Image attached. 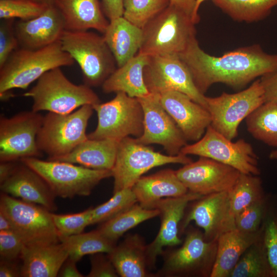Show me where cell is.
Instances as JSON below:
<instances>
[{"label": "cell", "mask_w": 277, "mask_h": 277, "mask_svg": "<svg viewBox=\"0 0 277 277\" xmlns=\"http://www.w3.org/2000/svg\"><path fill=\"white\" fill-rule=\"evenodd\" d=\"M137 202L148 208L165 198L182 196L188 190L177 177L175 171L167 169L141 177L132 187Z\"/></svg>", "instance_id": "26"}, {"label": "cell", "mask_w": 277, "mask_h": 277, "mask_svg": "<svg viewBox=\"0 0 277 277\" xmlns=\"http://www.w3.org/2000/svg\"><path fill=\"white\" fill-rule=\"evenodd\" d=\"M148 60L149 56L137 54L124 65L118 67L102 85L103 92H123L136 98L148 95L150 92L145 83L144 69Z\"/></svg>", "instance_id": "30"}, {"label": "cell", "mask_w": 277, "mask_h": 277, "mask_svg": "<svg viewBox=\"0 0 277 277\" xmlns=\"http://www.w3.org/2000/svg\"><path fill=\"white\" fill-rule=\"evenodd\" d=\"M14 162H1L0 184L6 180L12 173L16 164Z\"/></svg>", "instance_id": "51"}, {"label": "cell", "mask_w": 277, "mask_h": 277, "mask_svg": "<svg viewBox=\"0 0 277 277\" xmlns=\"http://www.w3.org/2000/svg\"><path fill=\"white\" fill-rule=\"evenodd\" d=\"M163 107L174 120L187 141L196 142L211 124V118L205 107L188 95L176 91L160 94Z\"/></svg>", "instance_id": "20"}, {"label": "cell", "mask_w": 277, "mask_h": 277, "mask_svg": "<svg viewBox=\"0 0 277 277\" xmlns=\"http://www.w3.org/2000/svg\"><path fill=\"white\" fill-rule=\"evenodd\" d=\"M144 112V130L135 140L148 145H162L168 155H176L187 144V140L174 120L163 107L160 94L151 93L137 98Z\"/></svg>", "instance_id": "16"}, {"label": "cell", "mask_w": 277, "mask_h": 277, "mask_svg": "<svg viewBox=\"0 0 277 277\" xmlns=\"http://www.w3.org/2000/svg\"><path fill=\"white\" fill-rule=\"evenodd\" d=\"M23 95L32 98V110L68 114L85 105L101 103L97 94L86 85L71 82L61 68L51 69L41 76L36 84Z\"/></svg>", "instance_id": "4"}, {"label": "cell", "mask_w": 277, "mask_h": 277, "mask_svg": "<svg viewBox=\"0 0 277 277\" xmlns=\"http://www.w3.org/2000/svg\"><path fill=\"white\" fill-rule=\"evenodd\" d=\"M53 223L61 238L81 233L91 225V208L79 213L57 214L52 213Z\"/></svg>", "instance_id": "40"}, {"label": "cell", "mask_w": 277, "mask_h": 277, "mask_svg": "<svg viewBox=\"0 0 277 277\" xmlns=\"http://www.w3.org/2000/svg\"><path fill=\"white\" fill-rule=\"evenodd\" d=\"M16 261L1 260L0 276H21V266H19Z\"/></svg>", "instance_id": "48"}, {"label": "cell", "mask_w": 277, "mask_h": 277, "mask_svg": "<svg viewBox=\"0 0 277 277\" xmlns=\"http://www.w3.org/2000/svg\"><path fill=\"white\" fill-rule=\"evenodd\" d=\"M39 3L44 4L46 6H49L51 5H54L56 0H33Z\"/></svg>", "instance_id": "54"}, {"label": "cell", "mask_w": 277, "mask_h": 277, "mask_svg": "<svg viewBox=\"0 0 277 277\" xmlns=\"http://www.w3.org/2000/svg\"><path fill=\"white\" fill-rule=\"evenodd\" d=\"M179 56L203 94L216 83L233 88L243 87L277 67V54L266 53L258 44L240 47L215 56L205 52L195 38Z\"/></svg>", "instance_id": "1"}, {"label": "cell", "mask_w": 277, "mask_h": 277, "mask_svg": "<svg viewBox=\"0 0 277 277\" xmlns=\"http://www.w3.org/2000/svg\"><path fill=\"white\" fill-rule=\"evenodd\" d=\"M217 241H207L200 231L189 230L179 248L166 253L156 277L209 276L214 263Z\"/></svg>", "instance_id": "12"}, {"label": "cell", "mask_w": 277, "mask_h": 277, "mask_svg": "<svg viewBox=\"0 0 277 277\" xmlns=\"http://www.w3.org/2000/svg\"><path fill=\"white\" fill-rule=\"evenodd\" d=\"M191 157L181 153L176 155H165L135 138L126 137L119 142L115 161L111 170L114 179L113 193L132 188L142 175L149 170L168 164L186 165Z\"/></svg>", "instance_id": "8"}, {"label": "cell", "mask_w": 277, "mask_h": 277, "mask_svg": "<svg viewBox=\"0 0 277 277\" xmlns=\"http://www.w3.org/2000/svg\"><path fill=\"white\" fill-rule=\"evenodd\" d=\"M175 173L189 191L202 196L230 191L241 174L230 166L202 156L184 165Z\"/></svg>", "instance_id": "17"}, {"label": "cell", "mask_w": 277, "mask_h": 277, "mask_svg": "<svg viewBox=\"0 0 277 277\" xmlns=\"http://www.w3.org/2000/svg\"><path fill=\"white\" fill-rule=\"evenodd\" d=\"M144 78L151 93L181 92L207 109L206 96L197 90L188 69L178 55L149 56Z\"/></svg>", "instance_id": "15"}, {"label": "cell", "mask_w": 277, "mask_h": 277, "mask_svg": "<svg viewBox=\"0 0 277 277\" xmlns=\"http://www.w3.org/2000/svg\"><path fill=\"white\" fill-rule=\"evenodd\" d=\"M191 221L204 230V237L208 241H217L222 234L235 229L229 192L212 193L199 199L184 219L181 230Z\"/></svg>", "instance_id": "18"}, {"label": "cell", "mask_w": 277, "mask_h": 277, "mask_svg": "<svg viewBox=\"0 0 277 277\" xmlns=\"http://www.w3.org/2000/svg\"><path fill=\"white\" fill-rule=\"evenodd\" d=\"M0 231H13L12 225L9 220L0 212Z\"/></svg>", "instance_id": "52"}, {"label": "cell", "mask_w": 277, "mask_h": 277, "mask_svg": "<svg viewBox=\"0 0 277 277\" xmlns=\"http://www.w3.org/2000/svg\"><path fill=\"white\" fill-rule=\"evenodd\" d=\"M203 196L188 191L178 197H168L153 203L149 209L160 211L161 226L154 240L146 245V257L149 269L155 268L158 256L163 253V248L180 245L182 240L178 236L179 226L188 203Z\"/></svg>", "instance_id": "19"}, {"label": "cell", "mask_w": 277, "mask_h": 277, "mask_svg": "<svg viewBox=\"0 0 277 277\" xmlns=\"http://www.w3.org/2000/svg\"><path fill=\"white\" fill-rule=\"evenodd\" d=\"M212 3L235 21L258 22L268 16L277 0H212Z\"/></svg>", "instance_id": "32"}, {"label": "cell", "mask_w": 277, "mask_h": 277, "mask_svg": "<svg viewBox=\"0 0 277 277\" xmlns=\"http://www.w3.org/2000/svg\"><path fill=\"white\" fill-rule=\"evenodd\" d=\"M64 51L79 65L85 84L102 85L116 69L115 60L103 36L91 31L65 30L60 39Z\"/></svg>", "instance_id": "5"}, {"label": "cell", "mask_w": 277, "mask_h": 277, "mask_svg": "<svg viewBox=\"0 0 277 277\" xmlns=\"http://www.w3.org/2000/svg\"><path fill=\"white\" fill-rule=\"evenodd\" d=\"M196 0H170L169 5L184 11L192 17L194 22L193 14L196 5Z\"/></svg>", "instance_id": "50"}, {"label": "cell", "mask_w": 277, "mask_h": 277, "mask_svg": "<svg viewBox=\"0 0 277 277\" xmlns=\"http://www.w3.org/2000/svg\"><path fill=\"white\" fill-rule=\"evenodd\" d=\"M231 211L235 216L247 206L264 200L262 181L258 175L241 173L229 191Z\"/></svg>", "instance_id": "36"}, {"label": "cell", "mask_w": 277, "mask_h": 277, "mask_svg": "<svg viewBox=\"0 0 277 277\" xmlns=\"http://www.w3.org/2000/svg\"><path fill=\"white\" fill-rule=\"evenodd\" d=\"M20 161L40 175L56 197L64 199L88 196L101 181L112 175L111 170L92 169L65 162L37 157Z\"/></svg>", "instance_id": "6"}, {"label": "cell", "mask_w": 277, "mask_h": 277, "mask_svg": "<svg viewBox=\"0 0 277 277\" xmlns=\"http://www.w3.org/2000/svg\"><path fill=\"white\" fill-rule=\"evenodd\" d=\"M54 5L64 18L67 30L94 29L103 34L109 24L99 0H56Z\"/></svg>", "instance_id": "24"}, {"label": "cell", "mask_w": 277, "mask_h": 277, "mask_svg": "<svg viewBox=\"0 0 277 277\" xmlns=\"http://www.w3.org/2000/svg\"><path fill=\"white\" fill-rule=\"evenodd\" d=\"M101 5L109 21L123 16V0H102Z\"/></svg>", "instance_id": "47"}, {"label": "cell", "mask_w": 277, "mask_h": 277, "mask_svg": "<svg viewBox=\"0 0 277 277\" xmlns=\"http://www.w3.org/2000/svg\"><path fill=\"white\" fill-rule=\"evenodd\" d=\"M230 277H273L266 256L263 233L242 254Z\"/></svg>", "instance_id": "35"}, {"label": "cell", "mask_w": 277, "mask_h": 277, "mask_svg": "<svg viewBox=\"0 0 277 277\" xmlns=\"http://www.w3.org/2000/svg\"><path fill=\"white\" fill-rule=\"evenodd\" d=\"M157 209H148L140 204L131 207L112 219L102 223L98 231L109 241L116 244L117 240L126 231L140 223L159 215Z\"/></svg>", "instance_id": "31"}, {"label": "cell", "mask_w": 277, "mask_h": 277, "mask_svg": "<svg viewBox=\"0 0 277 277\" xmlns=\"http://www.w3.org/2000/svg\"><path fill=\"white\" fill-rule=\"evenodd\" d=\"M0 212L9 220L13 231L22 238L25 246L61 242L52 213L42 206L2 192Z\"/></svg>", "instance_id": "10"}, {"label": "cell", "mask_w": 277, "mask_h": 277, "mask_svg": "<svg viewBox=\"0 0 277 277\" xmlns=\"http://www.w3.org/2000/svg\"><path fill=\"white\" fill-rule=\"evenodd\" d=\"M262 229L245 232L236 228L222 234L217 240L215 259L210 277H229L245 251L262 236Z\"/></svg>", "instance_id": "25"}, {"label": "cell", "mask_w": 277, "mask_h": 277, "mask_svg": "<svg viewBox=\"0 0 277 277\" xmlns=\"http://www.w3.org/2000/svg\"><path fill=\"white\" fill-rule=\"evenodd\" d=\"M103 36L118 67L138 53L142 43L143 30L121 16L109 21Z\"/></svg>", "instance_id": "29"}, {"label": "cell", "mask_w": 277, "mask_h": 277, "mask_svg": "<svg viewBox=\"0 0 277 277\" xmlns=\"http://www.w3.org/2000/svg\"><path fill=\"white\" fill-rule=\"evenodd\" d=\"M119 142L88 138L69 153L48 160L68 162L92 169L111 170Z\"/></svg>", "instance_id": "28"}, {"label": "cell", "mask_w": 277, "mask_h": 277, "mask_svg": "<svg viewBox=\"0 0 277 277\" xmlns=\"http://www.w3.org/2000/svg\"><path fill=\"white\" fill-rule=\"evenodd\" d=\"M19 46L37 49L60 41L65 31L64 18L55 5L49 6L39 16L14 24Z\"/></svg>", "instance_id": "21"}, {"label": "cell", "mask_w": 277, "mask_h": 277, "mask_svg": "<svg viewBox=\"0 0 277 277\" xmlns=\"http://www.w3.org/2000/svg\"><path fill=\"white\" fill-rule=\"evenodd\" d=\"M205 0H196V5L193 14V20L195 24L198 23L200 20V17L198 13L199 9L202 3Z\"/></svg>", "instance_id": "53"}, {"label": "cell", "mask_w": 277, "mask_h": 277, "mask_svg": "<svg viewBox=\"0 0 277 277\" xmlns=\"http://www.w3.org/2000/svg\"><path fill=\"white\" fill-rule=\"evenodd\" d=\"M245 120L247 130L255 139L277 148V103L265 102Z\"/></svg>", "instance_id": "33"}, {"label": "cell", "mask_w": 277, "mask_h": 277, "mask_svg": "<svg viewBox=\"0 0 277 277\" xmlns=\"http://www.w3.org/2000/svg\"><path fill=\"white\" fill-rule=\"evenodd\" d=\"M263 241L273 277H277V219L268 218L263 226Z\"/></svg>", "instance_id": "42"}, {"label": "cell", "mask_w": 277, "mask_h": 277, "mask_svg": "<svg viewBox=\"0 0 277 277\" xmlns=\"http://www.w3.org/2000/svg\"><path fill=\"white\" fill-rule=\"evenodd\" d=\"M96 253L90 256L91 269L88 277H117L118 274L108 255Z\"/></svg>", "instance_id": "45"}, {"label": "cell", "mask_w": 277, "mask_h": 277, "mask_svg": "<svg viewBox=\"0 0 277 277\" xmlns=\"http://www.w3.org/2000/svg\"><path fill=\"white\" fill-rule=\"evenodd\" d=\"M74 62L60 41L37 49L17 48L0 68V95L13 89H26L47 71Z\"/></svg>", "instance_id": "2"}, {"label": "cell", "mask_w": 277, "mask_h": 277, "mask_svg": "<svg viewBox=\"0 0 277 277\" xmlns=\"http://www.w3.org/2000/svg\"><path fill=\"white\" fill-rule=\"evenodd\" d=\"M43 116L33 110L0 117V161L15 162L28 157H40L36 137Z\"/></svg>", "instance_id": "14"}, {"label": "cell", "mask_w": 277, "mask_h": 277, "mask_svg": "<svg viewBox=\"0 0 277 277\" xmlns=\"http://www.w3.org/2000/svg\"><path fill=\"white\" fill-rule=\"evenodd\" d=\"M180 153L208 157L230 166L242 173L260 174L259 157L250 143L244 139L233 142L210 125L199 141L186 144Z\"/></svg>", "instance_id": "13"}, {"label": "cell", "mask_w": 277, "mask_h": 277, "mask_svg": "<svg viewBox=\"0 0 277 277\" xmlns=\"http://www.w3.org/2000/svg\"><path fill=\"white\" fill-rule=\"evenodd\" d=\"M25 246L22 238L13 231H0L1 260L16 261Z\"/></svg>", "instance_id": "44"}, {"label": "cell", "mask_w": 277, "mask_h": 277, "mask_svg": "<svg viewBox=\"0 0 277 277\" xmlns=\"http://www.w3.org/2000/svg\"><path fill=\"white\" fill-rule=\"evenodd\" d=\"M77 262L68 258L62 264L57 274L60 277H83L76 267Z\"/></svg>", "instance_id": "49"}, {"label": "cell", "mask_w": 277, "mask_h": 277, "mask_svg": "<svg viewBox=\"0 0 277 277\" xmlns=\"http://www.w3.org/2000/svg\"><path fill=\"white\" fill-rule=\"evenodd\" d=\"M93 107L84 105L72 112H48L43 116L37 135L39 149L51 159L67 154L86 140V128L93 112Z\"/></svg>", "instance_id": "7"}, {"label": "cell", "mask_w": 277, "mask_h": 277, "mask_svg": "<svg viewBox=\"0 0 277 277\" xmlns=\"http://www.w3.org/2000/svg\"><path fill=\"white\" fill-rule=\"evenodd\" d=\"M195 25L190 15L169 5L142 29V43L137 54L179 55L196 38Z\"/></svg>", "instance_id": "3"}, {"label": "cell", "mask_w": 277, "mask_h": 277, "mask_svg": "<svg viewBox=\"0 0 277 277\" xmlns=\"http://www.w3.org/2000/svg\"><path fill=\"white\" fill-rule=\"evenodd\" d=\"M137 202L132 188H125L113 193L107 202L91 208V224L104 223L127 210Z\"/></svg>", "instance_id": "38"}, {"label": "cell", "mask_w": 277, "mask_h": 277, "mask_svg": "<svg viewBox=\"0 0 277 277\" xmlns=\"http://www.w3.org/2000/svg\"><path fill=\"white\" fill-rule=\"evenodd\" d=\"M260 80L264 91L265 102L277 103V67L262 76Z\"/></svg>", "instance_id": "46"}, {"label": "cell", "mask_w": 277, "mask_h": 277, "mask_svg": "<svg viewBox=\"0 0 277 277\" xmlns=\"http://www.w3.org/2000/svg\"><path fill=\"white\" fill-rule=\"evenodd\" d=\"M270 159L277 161V149L272 151L269 155Z\"/></svg>", "instance_id": "55"}, {"label": "cell", "mask_w": 277, "mask_h": 277, "mask_svg": "<svg viewBox=\"0 0 277 277\" xmlns=\"http://www.w3.org/2000/svg\"><path fill=\"white\" fill-rule=\"evenodd\" d=\"M69 257L78 262L86 255L96 253H109L116 245L105 238L97 229L61 238Z\"/></svg>", "instance_id": "34"}, {"label": "cell", "mask_w": 277, "mask_h": 277, "mask_svg": "<svg viewBox=\"0 0 277 277\" xmlns=\"http://www.w3.org/2000/svg\"><path fill=\"white\" fill-rule=\"evenodd\" d=\"M47 7L33 0H0V18L27 21L41 15Z\"/></svg>", "instance_id": "39"}, {"label": "cell", "mask_w": 277, "mask_h": 277, "mask_svg": "<svg viewBox=\"0 0 277 277\" xmlns=\"http://www.w3.org/2000/svg\"><path fill=\"white\" fill-rule=\"evenodd\" d=\"M107 255L120 276H154L148 270L146 245L137 234L128 235Z\"/></svg>", "instance_id": "27"}, {"label": "cell", "mask_w": 277, "mask_h": 277, "mask_svg": "<svg viewBox=\"0 0 277 277\" xmlns=\"http://www.w3.org/2000/svg\"><path fill=\"white\" fill-rule=\"evenodd\" d=\"M210 125L232 141L238 135L240 123L265 102L264 91L260 78L247 89L235 93L223 92L216 97L206 96Z\"/></svg>", "instance_id": "11"}, {"label": "cell", "mask_w": 277, "mask_h": 277, "mask_svg": "<svg viewBox=\"0 0 277 277\" xmlns=\"http://www.w3.org/2000/svg\"><path fill=\"white\" fill-rule=\"evenodd\" d=\"M170 0H123V17L143 29L153 17L166 9Z\"/></svg>", "instance_id": "37"}, {"label": "cell", "mask_w": 277, "mask_h": 277, "mask_svg": "<svg viewBox=\"0 0 277 277\" xmlns=\"http://www.w3.org/2000/svg\"><path fill=\"white\" fill-rule=\"evenodd\" d=\"M13 19H3L0 23V68L6 63L12 53L18 48Z\"/></svg>", "instance_id": "43"}, {"label": "cell", "mask_w": 277, "mask_h": 277, "mask_svg": "<svg viewBox=\"0 0 277 277\" xmlns=\"http://www.w3.org/2000/svg\"><path fill=\"white\" fill-rule=\"evenodd\" d=\"M69 253L62 243L27 246L21 259V276L55 277Z\"/></svg>", "instance_id": "23"}, {"label": "cell", "mask_w": 277, "mask_h": 277, "mask_svg": "<svg viewBox=\"0 0 277 277\" xmlns=\"http://www.w3.org/2000/svg\"><path fill=\"white\" fill-rule=\"evenodd\" d=\"M97 124L88 137L93 140L120 141L130 136H141L144 130V112L137 98L123 92L106 103L94 105Z\"/></svg>", "instance_id": "9"}, {"label": "cell", "mask_w": 277, "mask_h": 277, "mask_svg": "<svg viewBox=\"0 0 277 277\" xmlns=\"http://www.w3.org/2000/svg\"><path fill=\"white\" fill-rule=\"evenodd\" d=\"M2 192L44 207L50 211L56 210V196L43 178L22 163L15 165L12 173L0 184Z\"/></svg>", "instance_id": "22"}, {"label": "cell", "mask_w": 277, "mask_h": 277, "mask_svg": "<svg viewBox=\"0 0 277 277\" xmlns=\"http://www.w3.org/2000/svg\"><path fill=\"white\" fill-rule=\"evenodd\" d=\"M265 211L264 199L247 206L235 216L236 228L249 233L259 231Z\"/></svg>", "instance_id": "41"}]
</instances>
